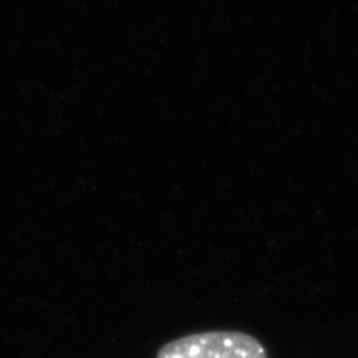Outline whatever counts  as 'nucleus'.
Masks as SVG:
<instances>
[{
  "label": "nucleus",
  "mask_w": 358,
  "mask_h": 358,
  "mask_svg": "<svg viewBox=\"0 0 358 358\" xmlns=\"http://www.w3.org/2000/svg\"><path fill=\"white\" fill-rule=\"evenodd\" d=\"M156 358H268L258 338L241 331H205L176 338Z\"/></svg>",
  "instance_id": "nucleus-1"
}]
</instances>
